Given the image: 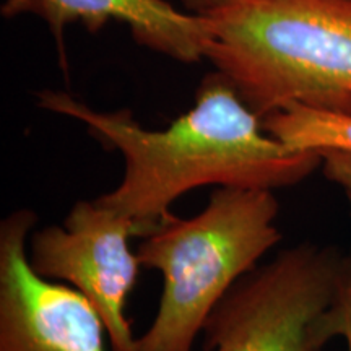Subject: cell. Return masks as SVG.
I'll list each match as a JSON object with an SVG mask.
<instances>
[{"instance_id":"277c9868","label":"cell","mask_w":351,"mask_h":351,"mask_svg":"<svg viewBox=\"0 0 351 351\" xmlns=\"http://www.w3.org/2000/svg\"><path fill=\"white\" fill-rule=\"evenodd\" d=\"M341 256L301 243L245 274L208 315L205 351H322Z\"/></svg>"},{"instance_id":"7a4b0ae2","label":"cell","mask_w":351,"mask_h":351,"mask_svg":"<svg viewBox=\"0 0 351 351\" xmlns=\"http://www.w3.org/2000/svg\"><path fill=\"white\" fill-rule=\"evenodd\" d=\"M207 16L205 59L262 119L293 104L351 114V0H241Z\"/></svg>"},{"instance_id":"52a82bcc","label":"cell","mask_w":351,"mask_h":351,"mask_svg":"<svg viewBox=\"0 0 351 351\" xmlns=\"http://www.w3.org/2000/svg\"><path fill=\"white\" fill-rule=\"evenodd\" d=\"M0 13L5 19L34 15L46 21L65 73L64 32L70 23H82L90 33H98L109 21H119L140 46L182 64L205 59L212 39L208 16L182 13L166 0H3Z\"/></svg>"},{"instance_id":"9c48e42d","label":"cell","mask_w":351,"mask_h":351,"mask_svg":"<svg viewBox=\"0 0 351 351\" xmlns=\"http://www.w3.org/2000/svg\"><path fill=\"white\" fill-rule=\"evenodd\" d=\"M328 339H343L351 351V249L343 252L330 307L324 315Z\"/></svg>"},{"instance_id":"3957f363","label":"cell","mask_w":351,"mask_h":351,"mask_svg":"<svg viewBox=\"0 0 351 351\" xmlns=\"http://www.w3.org/2000/svg\"><path fill=\"white\" fill-rule=\"evenodd\" d=\"M275 191L217 187L195 217H173L137 249L145 269L163 276L155 319L137 351H192L213 309L282 241Z\"/></svg>"},{"instance_id":"5b68a950","label":"cell","mask_w":351,"mask_h":351,"mask_svg":"<svg viewBox=\"0 0 351 351\" xmlns=\"http://www.w3.org/2000/svg\"><path fill=\"white\" fill-rule=\"evenodd\" d=\"M147 231L134 219L93 200H78L62 225L38 228L28 239V258L43 278L80 291L103 319L112 351H137L127 301L142 263L132 238Z\"/></svg>"},{"instance_id":"ba28073f","label":"cell","mask_w":351,"mask_h":351,"mask_svg":"<svg viewBox=\"0 0 351 351\" xmlns=\"http://www.w3.org/2000/svg\"><path fill=\"white\" fill-rule=\"evenodd\" d=\"M262 124L289 150L351 153V114L293 104L270 112Z\"/></svg>"},{"instance_id":"8992f818","label":"cell","mask_w":351,"mask_h":351,"mask_svg":"<svg viewBox=\"0 0 351 351\" xmlns=\"http://www.w3.org/2000/svg\"><path fill=\"white\" fill-rule=\"evenodd\" d=\"M33 210L0 223V351H106V326L70 285L43 278L28 258Z\"/></svg>"},{"instance_id":"30bf717a","label":"cell","mask_w":351,"mask_h":351,"mask_svg":"<svg viewBox=\"0 0 351 351\" xmlns=\"http://www.w3.org/2000/svg\"><path fill=\"white\" fill-rule=\"evenodd\" d=\"M319 153L322 156L320 169L324 176L343 192L351 210V153L341 150H324Z\"/></svg>"},{"instance_id":"8fae6325","label":"cell","mask_w":351,"mask_h":351,"mask_svg":"<svg viewBox=\"0 0 351 351\" xmlns=\"http://www.w3.org/2000/svg\"><path fill=\"white\" fill-rule=\"evenodd\" d=\"M238 2H241V0H182V3L186 5L189 13L202 16L212 15V13L234 5Z\"/></svg>"},{"instance_id":"6da1fadb","label":"cell","mask_w":351,"mask_h":351,"mask_svg":"<svg viewBox=\"0 0 351 351\" xmlns=\"http://www.w3.org/2000/svg\"><path fill=\"white\" fill-rule=\"evenodd\" d=\"M38 106L80 122L124 158L116 189L98 199L134 219L147 236L173 218L171 205L205 186L293 187L320 169L319 152L289 150L263 129L238 90L218 70L205 75L194 108L166 129H147L127 109L96 111L73 95L36 93Z\"/></svg>"}]
</instances>
